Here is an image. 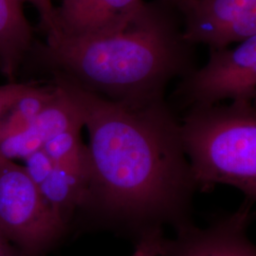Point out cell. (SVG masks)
I'll list each match as a JSON object with an SVG mask.
<instances>
[{
  "label": "cell",
  "instance_id": "1",
  "mask_svg": "<svg viewBox=\"0 0 256 256\" xmlns=\"http://www.w3.org/2000/svg\"><path fill=\"white\" fill-rule=\"evenodd\" d=\"M88 132V188L82 208L102 228L138 239L191 220L196 191L180 122L164 100L110 101L54 74Z\"/></svg>",
  "mask_w": 256,
  "mask_h": 256
},
{
  "label": "cell",
  "instance_id": "2",
  "mask_svg": "<svg viewBox=\"0 0 256 256\" xmlns=\"http://www.w3.org/2000/svg\"><path fill=\"white\" fill-rule=\"evenodd\" d=\"M43 59L54 74L110 101L142 106L164 100L165 88L192 70L191 45L173 7L144 3L126 24L90 36H46Z\"/></svg>",
  "mask_w": 256,
  "mask_h": 256
},
{
  "label": "cell",
  "instance_id": "3",
  "mask_svg": "<svg viewBox=\"0 0 256 256\" xmlns=\"http://www.w3.org/2000/svg\"><path fill=\"white\" fill-rule=\"evenodd\" d=\"M180 136L196 190L218 184L256 198V110L252 102L194 106L180 124Z\"/></svg>",
  "mask_w": 256,
  "mask_h": 256
},
{
  "label": "cell",
  "instance_id": "4",
  "mask_svg": "<svg viewBox=\"0 0 256 256\" xmlns=\"http://www.w3.org/2000/svg\"><path fill=\"white\" fill-rule=\"evenodd\" d=\"M66 228L24 167L0 158V232L24 256H44Z\"/></svg>",
  "mask_w": 256,
  "mask_h": 256
},
{
  "label": "cell",
  "instance_id": "5",
  "mask_svg": "<svg viewBox=\"0 0 256 256\" xmlns=\"http://www.w3.org/2000/svg\"><path fill=\"white\" fill-rule=\"evenodd\" d=\"M256 95V36L234 48L210 50L208 63L183 77L178 96L186 106H212Z\"/></svg>",
  "mask_w": 256,
  "mask_h": 256
},
{
  "label": "cell",
  "instance_id": "6",
  "mask_svg": "<svg viewBox=\"0 0 256 256\" xmlns=\"http://www.w3.org/2000/svg\"><path fill=\"white\" fill-rule=\"evenodd\" d=\"M180 10L190 45L220 50L256 36V0H190Z\"/></svg>",
  "mask_w": 256,
  "mask_h": 256
},
{
  "label": "cell",
  "instance_id": "7",
  "mask_svg": "<svg viewBox=\"0 0 256 256\" xmlns=\"http://www.w3.org/2000/svg\"><path fill=\"white\" fill-rule=\"evenodd\" d=\"M252 202L245 200L236 212L216 220L206 228L190 222L165 239L164 256H256L248 236L252 220Z\"/></svg>",
  "mask_w": 256,
  "mask_h": 256
},
{
  "label": "cell",
  "instance_id": "8",
  "mask_svg": "<svg viewBox=\"0 0 256 256\" xmlns=\"http://www.w3.org/2000/svg\"><path fill=\"white\" fill-rule=\"evenodd\" d=\"M144 3V0H62L56 8L54 36H90L110 32L126 24Z\"/></svg>",
  "mask_w": 256,
  "mask_h": 256
},
{
  "label": "cell",
  "instance_id": "9",
  "mask_svg": "<svg viewBox=\"0 0 256 256\" xmlns=\"http://www.w3.org/2000/svg\"><path fill=\"white\" fill-rule=\"evenodd\" d=\"M55 84V82H54ZM54 100L23 132L0 142V158L16 162L42 149L50 138L72 128H82L79 111L57 84Z\"/></svg>",
  "mask_w": 256,
  "mask_h": 256
},
{
  "label": "cell",
  "instance_id": "10",
  "mask_svg": "<svg viewBox=\"0 0 256 256\" xmlns=\"http://www.w3.org/2000/svg\"><path fill=\"white\" fill-rule=\"evenodd\" d=\"M25 3V0H0V72L10 80L14 79L34 39Z\"/></svg>",
  "mask_w": 256,
  "mask_h": 256
},
{
  "label": "cell",
  "instance_id": "11",
  "mask_svg": "<svg viewBox=\"0 0 256 256\" xmlns=\"http://www.w3.org/2000/svg\"><path fill=\"white\" fill-rule=\"evenodd\" d=\"M36 186L55 214L68 225L74 210L84 204L88 176L80 171L54 162L50 171Z\"/></svg>",
  "mask_w": 256,
  "mask_h": 256
},
{
  "label": "cell",
  "instance_id": "12",
  "mask_svg": "<svg viewBox=\"0 0 256 256\" xmlns=\"http://www.w3.org/2000/svg\"><path fill=\"white\" fill-rule=\"evenodd\" d=\"M57 86H32L0 118V142L23 132L54 100Z\"/></svg>",
  "mask_w": 256,
  "mask_h": 256
},
{
  "label": "cell",
  "instance_id": "13",
  "mask_svg": "<svg viewBox=\"0 0 256 256\" xmlns=\"http://www.w3.org/2000/svg\"><path fill=\"white\" fill-rule=\"evenodd\" d=\"M81 129L72 128L59 133L46 142L42 149L56 164L70 167L88 176L86 147L80 138Z\"/></svg>",
  "mask_w": 256,
  "mask_h": 256
},
{
  "label": "cell",
  "instance_id": "14",
  "mask_svg": "<svg viewBox=\"0 0 256 256\" xmlns=\"http://www.w3.org/2000/svg\"><path fill=\"white\" fill-rule=\"evenodd\" d=\"M164 230H158L144 236L136 242L135 250L130 256H164Z\"/></svg>",
  "mask_w": 256,
  "mask_h": 256
},
{
  "label": "cell",
  "instance_id": "15",
  "mask_svg": "<svg viewBox=\"0 0 256 256\" xmlns=\"http://www.w3.org/2000/svg\"><path fill=\"white\" fill-rule=\"evenodd\" d=\"M34 82H10L0 84V118L27 92Z\"/></svg>",
  "mask_w": 256,
  "mask_h": 256
},
{
  "label": "cell",
  "instance_id": "16",
  "mask_svg": "<svg viewBox=\"0 0 256 256\" xmlns=\"http://www.w3.org/2000/svg\"><path fill=\"white\" fill-rule=\"evenodd\" d=\"M32 4L38 12L41 25L46 32V36H54L56 32V8L54 7L52 0H25Z\"/></svg>",
  "mask_w": 256,
  "mask_h": 256
},
{
  "label": "cell",
  "instance_id": "17",
  "mask_svg": "<svg viewBox=\"0 0 256 256\" xmlns=\"http://www.w3.org/2000/svg\"><path fill=\"white\" fill-rule=\"evenodd\" d=\"M0 256H25L0 232Z\"/></svg>",
  "mask_w": 256,
  "mask_h": 256
},
{
  "label": "cell",
  "instance_id": "18",
  "mask_svg": "<svg viewBox=\"0 0 256 256\" xmlns=\"http://www.w3.org/2000/svg\"><path fill=\"white\" fill-rule=\"evenodd\" d=\"M162 1L166 4H168L169 6L180 10L184 4H186L190 0H162Z\"/></svg>",
  "mask_w": 256,
  "mask_h": 256
}]
</instances>
